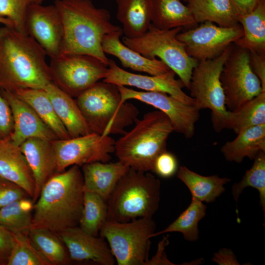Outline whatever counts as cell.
I'll return each mask as SVG.
<instances>
[{"instance_id": "cell-1", "label": "cell", "mask_w": 265, "mask_h": 265, "mask_svg": "<svg viewBox=\"0 0 265 265\" xmlns=\"http://www.w3.org/2000/svg\"><path fill=\"white\" fill-rule=\"evenodd\" d=\"M47 54L30 36L14 27L0 28V90L45 89L52 82Z\"/></svg>"}, {"instance_id": "cell-2", "label": "cell", "mask_w": 265, "mask_h": 265, "mask_svg": "<svg viewBox=\"0 0 265 265\" xmlns=\"http://www.w3.org/2000/svg\"><path fill=\"white\" fill-rule=\"evenodd\" d=\"M80 167L72 165L46 182L34 204L31 228H44L58 234L79 226L84 193Z\"/></svg>"}, {"instance_id": "cell-3", "label": "cell", "mask_w": 265, "mask_h": 265, "mask_svg": "<svg viewBox=\"0 0 265 265\" xmlns=\"http://www.w3.org/2000/svg\"><path fill=\"white\" fill-rule=\"evenodd\" d=\"M54 5L63 25L61 54L89 55L108 66L103 39L106 35L122 29L111 22L109 12L96 7L91 0H55Z\"/></svg>"}, {"instance_id": "cell-4", "label": "cell", "mask_w": 265, "mask_h": 265, "mask_svg": "<svg viewBox=\"0 0 265 265\" xmlns=\"http://www.w3.org/2000/svg\"><path fill=\"white\" fill-rule=\"evenodd\" d=\"M134 127L115 141L114 151L118 160L134 170L152 171L155 161L166 151L167 139L174 132L165 114L155 110L137 119Z\"/></svg>"}, {"instance_id": "cell-5", "label": "cell", "mask_w": 265, "mask_h": 265, "mask_svg": "<svg viewBox=\"0 0 265 265\" xmlns=\"http://www.w3.org/2000/svg\"><path fill=\"white\" fill-rule=\"evenodd\" d=\"M93 132L102 136L123 135L138 119L139 111L132 103L121 101L117 86L98 81L76 98Z\"/></svg>"}, {"instance_id": "cell-6", "label": "cell", "mask_w": 265, "mask_h": 265, "mask_svg": "<svg viewBox=\"0 0 265 265\" xmlns=\"http://www.w3.org/2000/svg\"><path fill=\"white\" fill-rule=\"evenodd\" d=\"M160 187V181L152 174L130 168L106 201V220L152 218L159 206Z\"/></svg>"}, {"instance_id": "cell-7", "label": "cell", "mask_w": 265, "mask_h": 265, "mask_svg": "<svg viewBox=\"0 0 265 265\" xmlns=\"http://www.w3.org/2000/svg\"><path fill=\"white\" fill-rule=\"evenodd\" d=\"M179 27L160 29L151 24L147 31L137 38L124 36L123 43L143 56L150 59L159 58L176 75L188 89L194 68L198 61L187 53L177 34L182 31Z\"/></svg>"}, {"instance_id": "cell-8", "label": "cell", "mask_w": 265, "mask_h": 265, "mask_svg": "<svg viewBox=\"0 0 265 265\" xmlns=\"http://www.w3.org/2000/svg\"><path fill=\"white\" fill-rule=\"evenodd\" d=\"M156 229L152 218H139L126 222L106 220L99 234L107 241L118 265H146L150 239Z\"/></svg>"}, {"instance_id": "cell-9", "label": "cell", "mask_w": 265, "mask_h": 265, "mask_svg": "<svg viewBox=\"0 0 265 265\" xmlns=\"http://www.w3.org/2000/svg\"><path fill=\"white\" fill-rule=\"evenodd\" d=\"M232 45L213 59L198 61L192 71L188 88L195 106L200 110H211L212 126L217 132L226 129L228 119L220 75Z\"/></svg>"}, {"instance_id": "cell-10", "label": "cell", "mask_w": 265, "mask_h": 265, "mask_svg": "<svg viewBox=\"0 0 265 265\" xmlns=\"http://www.w3.org/2000/svg\"><path fill=\"white\" fill-rule=\"evenodd\" d=\"M49 69L52 82L73 98H77L108 72V66L87 54H62L51 58Z\"/></svg>"}, {"instance_id": "cell-11", "label": "cell", "mask_w": 265, "mask_h": 265, "mask_svg": "<svg viewBox=\"0 0 265 265\" xmlns=\"http://www.w3.org/2000/svg\"><path fill=\"white\" fill-rule=\"evenodd\" d=\"M225 105L233 111L263 91L260 80L250 64L249 52L234 44L220 75Z\"/></svg>"}, {"instance_id": "cell-12", "label": "cell", "mask_w": 265, "mask_h": 265, "mask_svg": "<svg viewBox=\"0 0 265 265\" xmlns=\"http://www.w3.org/2000/svg\"><path fill=\"white\" fill-rule=\"evenodd\" d=\"M51 142L56 156L57 173L74 165L81 166L96 161L108 162L114 151V139L94 132Z\"/></svg>"}, {"instance_id": "cell-13", "label": "cell", "mask_w": 265, "mask_h": 265, "mask_svg": "<svg viewBox=\"0 0 265 265\" xmlns=\"http://www.w3.org/2000/svg\"><path fill=\"white\" fill-rule=\"evenodd\" d=\"M243 34L239 24L224 27L205 22L199 26L181 31L177 38L184 44L188 54L199 61L217 57Z\"/></svg>"}, {"instance_id": "cell-14", "label": "cell", "mask_w": 265, "mask_h": 265, "mask_svg": "<svg viewBox=\"0 0 265 265\" xmlns=\"http://www.w3.org/2000/svg\"><path fill=\"white\" fill-rule=\"evenodd\" d=\"M117 87L123 103L133 99L152 106L166 115L174 132L187 139L193 136L200 118V110L195 105L183 103L165 93L137 91L124 86Z\"/></svg>"}, {"instance_id": "cell-15", "label": "cell", "mask_w": 265, "mask_h": 265, "mask_svg": "<svg viewBox=\"0 0 265 265\" xmlns=\"http://www.w3.org/2000/svg\"><path fill=\"white\" fill-rule=\"evenodd\" d=\"M25 27L27 35L34 39L50 58L61 54L63 25L54 4L31 5L27 11Z\"/></svg>"}, {"instance_id": "cell-16", "label": "cell", "mask_w": 265, "mask_h": 265, "mask_svg": "<svg viewBox=\"0 0 265 265\" xmlns=\"http://www.w3.org/2000/svg\"><path fill=\"white\" fill-rule=\"evenodd\" d=\"M108 67V74L104 82L117 86H133L145 91L165 93L183 103L195 105L194 99L183 91L185 86L180 80L175 79L173 71L162 76L134 74L121 68L110 59Z\"/></svg>"}, {"instance_id": "cell-17", "label": "cell", "mask_w": 265, "mask_h": 265, "mask_svg": "<svg viewBox=\"0 0 265 265\" xmlns=\"http://www.w3.org/2000/svg\"><path fill=\"white\" fill-rule=\"evenodd\" d=\"M57 235L72 261H91L101 265H115V258L104 238L89 234L79 226L67 229Z\"/></svg>"}, {"instance_id": "cell-18", "label": "cell", "mask_w": 265, "mask_h": 265, "mask_svg": "<svg viewBox=\"0 0 265 265\" xmlns=\"http://www.w3.org/2000/svg\"><path fill=\"white\" fill-rule=\"evenodd\" d=\"M0 91L11 109L13 129L10 137L15 144L20 146L31 138L50 141L58 139L27 103L13 93L3 90Z\"/></svg>"}, {"instance_id": "cell-19", "label": "cell", "mask_w": 265, "mask_h": 265, "mask_svg": "<svg viewBox=\"0 0 265 265\" xmlns=\"http://www.w3.org/2000/svg\"><path fill=\"white\" fill-rule=\"evenodd\" d=\"M20 147L32 173L35 182V195L37 200L46 182L57 173L55 152L51 141L39 138L26 140Z\"/></svg>"}, {"instance_id": "cell-20", "label": "cell", "mask_w": 265, "mask_h": 265, "mask_svg": "<svg viewBox=\"0 0 265 265\" xmlns=\"http://www.w3.org/2000/svg\"><path fill=\"white\" fill-rule=\"evenodd\" d=\"M122 33V29L104 36L102 47L105 53L117 57L124 68L151 76L165 75L173 71L161 60L146 57L125 45L120 40Z\"/></svg>"}, {"instance_id": "cell-21", "label": "cell", "mask_w": 265, "mask_h": 265, "mask_svg": "<svg viewBox=\"0 0 265 265\" xmlns=\"http://www.w3.org/2000/svg\"><path fill=\"white\" fill-rule=\"evenodd\" d=\"M0 177L22 187L33 199L35 182L31 170L19 146L8 137L0 140Z\"/></svg>"}, {"instance_id": "cell-22", "label": "cell", "mask_w": 265, "mask_h": 265, "mask_svg": "<svg viewBox=\"0 0 265 265\" xmlns=\"http://www.w3.org/2000/svg\"><path fill=\"white\" fill-rule=\"evenodd\" d=\"M84 190L99 195L107 201L118 182L130 167L120 161H96L81 166Z\"/></svg>"}, {"instance_id": "cell-23", "label": "cell", "mask_w": 265, "mask_h": 265, "mask_svg": "<svg viewBox=\"0 0 265 265\" xmlns=\"http://www.w3.org/2000/svg\"><path fill=\"white\" fill-rule=\"evenodd\" d=\"M54 111L69 136L78 137L92 132L76 99L60 89L53 82L45 88Z\"/></svg>"}, {"instance_id": "cell-24", "label": "cell", "mask_w": 265, "mask_h": 265, "mask_svg": "<svg viewBox=\"0 0 265 265\" xmlns=\"http://www.w3.org/2000/svg\"><path fill=\"white\" fill-rule=\"evenodd\" d=\"M117 18L129 38L143 35L152 24L153 0H116Z\"/></svg>"}, {"instance_id": "cell-25", "label": "cell", "mask_w": 265, "mask_h": 265, "mask_svg": "<svg viewBox=\"0 0 265 265\" xmlns=\"http://www.w3.org/2000/svg\"><path fill=\"white\" fill-rule=\"evenodd\" d=\"M237 134L221 148L226 160L240 163L246 158L254 159L259 152H265V124L246 128Z\"/></svg>"}, {"instance_id": "cell-26", "label": "cell", "mask_w": 265, "mask_h": 265, "mask_svg": "<svg viewBox=\"0 0 265 265\" xmlns=\"http://www.w3.org/2000/svg\"><path fill=\"white\" fill-rule=\"evenodd\" d=\"M152 24L160 29H170L179 27L189 29L197 23L181 0H153Z\"/></svg>"}, {"instance_id": "cell-27", "label": "cell", "mask_w": 265, "mask_h": 265, "mask_svg": "<svg viewBox=\"0 0 265 265\" xmlns=\"http://www.w3.org/2000/svg\"><path fill=\"white\" fill-rule=\"evenodd\" d=\"M238 19L243 34L234 44L249 52L265 53V0H259L251 12Z\"/></svg>"}, {"instance_id": "cell-28", "label": "cell", "mask_w": 265, "mask_h": 265, "mask_svg": "<svg viewBox=\"0 0 265 265\" xmlns=\"http://www.w3.org/2000/svg\"><path fill=\"white\" fill-rule=\"evenodd\" d=\"M177 177L187 187L192 197L206 203L214 201L224 192V185L230 181L227 177L220 178L216 175H200L185 166L179 167Z\"/></svg>"}, {"instance_id": "cell-29", "label": "cell", "mask_w": 265, "mask_h": 265, "mask_svg": "<svg viewBox=\"0 0 265 265\" xmlns=\"http://www.w3.org/2000/svg\"><path fill=\"white\" fill-rule=\"evenodd\" d=\"M13 93L30 106L58 139L70 138L65 128L56 115L45 89L23 88Z\"/></svg>"}, {"instance_id": "cell-30", "label": "cell", "mask_w": 265, "mask_h": 265, "mask_svg": "<svg viewBox=\"0 0 265 265\" xmlns=\"http://www.w3.org/2000/svg\"><path fill=\"white\" fill-rule=\"evenodd\" d=\"M187 5L197 24L210 22L224 27L239 24L230 0H189Z\"/></svg>"}, {"instance_id": "cell-31", "label": "cell", "mask_w": 265, "mask_h": 265, "mask_svg": "<svg viewBox=\"0 0 265 265\" xmlns=\"http://www.w3.org/2000/svg\"><path fill=\"white\" fill-rule=\"evenodd\" d=\"M29 239L51 265H67L72 261L65 245L58 235L44 228H31Z\"/></svg>"}, {"instance_id": "cell-32", "label": "cell", "mask_w": 265, "mask_h": 265, "mask_svg": "<svg viewBox=\"0 0 265 265\" xmlns=\"http://www.w3.org/2000/svg\"><path fill=\"white\" fill-rule=\"evenodd\" d=\"M263 124H265V92L236 110L229 111L226 129L238 134L246 128Z\"/></svg>"}, {"instance_id": "cell-33", "label": "cell", "mask_w": 265, "mask_h": 265, "mask_svg": "<svg viewBox=\"0 0 265 265\" xmlns=\"http://www.w3.org/2000/svg\"><path fill=\"white\" fill-rule=\"evenodd\" d=\"M206 208L203 202L192 197L189 206L165 229L155 232L152 237L170 232H180L186 240H197L199 237L198 222L205 217Z\"/></svg>"}, {"instance_id": "cell-34", "label": "cell", "mask_w": 265, "mask_h": 265, "mask_svg": "<svg viewBox=\"0 0 265 265\" xmlns=\"http://www.w3.org/2000/svg\"><path fill=\"white\" fill-rule=\"evenodd\" d=\"M34 203L26 197L0 209V225L12 233L29 231Z\"/></svg>"}, {"instance_id": "cell-35", "label": "cell", "mask_w": 265, "mask_h": 265, "mask_svg": "<svg viewBox=\"0 0 265 265\" xmlns=\"http://www.w3.org/2000/svg\"><path fill=\"white\" fill-rule=\"evenodd\" d=\"M106 217V202L97 194L84 190L83 207L79 226L85 232L98 236Z\"/></svg>"}, {"instance_id": "cell-36", "label": "cell", "mask_w": 265, "mask_h": 265, "mask_svg": "<svg viewBox=\"0 0 265 265\" xmlns=\"http://www.w3.org/2000/svg\"><path fill=\"white\" fill-rule=\"evenodd\" d=\"M12 235V247L6 265H51L31 243L28 231Z\"/></svg>"}, {"instance_id": "cell-37", "label": "cell", "mask_w": 265, "mask_h": 265, "mask_svg": "<svg viewBox=\"0 0 265 265\" xmlns=\"http://www.w3.org/2000/svg\"><path fill=\"white\" fill-rule=\"evenodd\" d=\"M252 187L257 189L260 204L265 212V152L261 151L254 159L252 167L247 170L241 181L232 187V194L237 202L244 188Z\"/></svg>"}, {"instance_id": "cell-38", "label": "cell", "mask_w": 265, "mask_h": 265, "mask_svg": "<svg viewBox=\"0 0 265 265\" xmlns=\"http://www.w3.org/2000/svg\"><path fill=\"white\" fill-rule=\"evenodd\" d=\"M44 0H0V17L11 21L16 30L27 35L25 21L28 9L33 4H42Z\"/></svg>"}, {"instance_id": "cell-39", "label": "cell", "mask_w": 265, "mask_h": 265, "mask_svg": "<svg viewBox=\"0 0 265 265\" xmlns=\"http://www.w3.org/2000/svg\"><path fill=\"white\" fill-rule=\"evenodd\" d=\"M28 196L20 186L0 177V209Z\"/></svg>"}, {"instance_id": "cell-40", "label": "cell", "mask_w": 265, "mask_h": 265, "mask_svg": "<svg viewBox=\"0 0 265 265\" xmlns=\"http://www.w3.org/2000/svg\"><path fill=\"white\" fill-rule=\"evenodd\" d=\"M178 168V162L176 156L166 150L157 157L152 171L162 178H168L177 173Z\"/></svg>"}, {"instance_id": "cell-41", "label": "cell", "mask_w": 265, "mask_h": 265, "mask_svg": "<svg viewBox=\"0 0 265 265\" xmlns=\"http://www.w3.org/2000/svg\"><path fill=\"white\" fill-rule=\"evenodd\" d=\"M13 129L11 108L0 91V140L10 136Z\"/></svg>"}, {"instance_id": "cell-42", "label": "cell", "mask_w": 265, "mask_h": 265, "mask_svg": "<svg viewBox=\"0 0 265 265\" xmlns=\"http://www.w3.org/2000/svg\"><path fill=\"white\" fill-rule=\"evenodd\" d=\"M249 52L251 68L260 80L263 91H265V53Z\"/></svg>"}, {"instance_id": "cell-43", "label": "cell", "mask_w": 265, "mask_h": 265, "mask_svg": "<svg viewBox=\"0 0 265 265\" xmlns=\"http://www.w3.org/2000/svg\"><path fill=\"white\" fill-rule=\"evenodd\" d=\"M13 244L12 233L0 225V260L7 264Z\"/></svg>"}, {"instance_id": "cell-44", "label": "cell", "mask_w": 265, "mask_h": 265, "mask_svg": "<svg viewBox=\"0 0 265 265\" xmlns=\"http://www.w3.org/2000/svg\"><path fill=\"white\" fill-rule=\"evenodd\" d=\"M238 16H242L251 12L257 5L259 0H230Z\"/></svg>"}, {"instance_id": "cell-45", "label": "cell", "mask_w": 265, "mask_h": 265, "mask_svg": "<svg viewBox=\"0 0 265 265\" xmlns=\"http://www.w3.org/2000/svg\"><path fill=\"white\" fill-rule=\"evenodd\" d=\"M212 260L220 265H239L234 252L227 248H222L215 253Z\"/></svg>"}, {"instance_id": "cell-46", "label": "cell", "mask_w": 265, "mask_h": 265, "mask_svg": "<svg viewBox=\"0 0 265 265\" xmlns=\"http://www.w3.org/2000/svg\"><path fill=\"white\" fill-rule=\"evenodd\" d=\"M167 238V237L163 238L159 242L156 254L151 259H149L146 265H173V264L167 260L166 255H164L165 247L168 244Z\"/></svg>"}, {"instance_id": "cell-47", "label": "cell", "mask_w": 265, "mask_h": 265, "mask_svg": "<svg viewBox=\"0 0 265 265\" xmlns=\"http://www.w3.org/2000/svg\"><path fill=\"white\" fill-rule=\"evenodd\" d=\"M0 24L3 25L4 26H12L13 27V24L8 19L0 17Z\"/></svg>"}, {"instance_id": "cell-48", "label": "cell", "mask_w": 265, "mask_h": 265, "mask_svg": "<svg viewBox=\"0 0 265 265\" xmlns=\"http://www.w3.org/2000/svg\"><path fill=\"white\" fill-rule=\"evenodd\" d=\"M6 265V263L5 262L0 260V265Z\"/></svg>"}, {"instance_id": "cell-49", "label": "cell", "mask_w": 265, "mask_h": 265, "mask_svg": "<svg viewBox=\"0 0 265 265\" xmlns=\"http://www.w3.org/2000/svg\"><path fill=\"white\" fill-rule=\"evenodd\" d=\"M182 1L187 2L189 0H181Z\"/></svg>"}]
</instances>
